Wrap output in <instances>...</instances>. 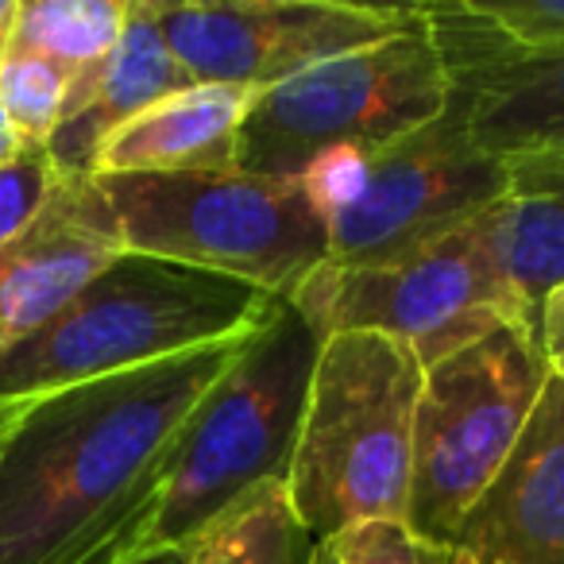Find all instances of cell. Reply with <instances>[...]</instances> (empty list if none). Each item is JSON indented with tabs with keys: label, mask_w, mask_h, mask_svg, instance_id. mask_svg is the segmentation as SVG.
<instances>
[{
	"label": "cell",
	"mask_w": 564,
	"mask_h": 564,
	"mask_svg": "<svg viewBox=\"0 0 564 564\" xmlns=\"http://www.w3.org/2000/svg\"><path fill=\"white\" fill-rule=\"evenodd\" d=\"M248 337L0 402V564H58L155 468Z\"/></svg>",
	"instance_id": "cell-1"
},
{
	"label": "cell",
	"mask_w": 564,
	"mask_h": 564,
	"mask_svg": "<svg viewBox=\"0 0 564 564\" xmlns=\"http://www.w3.org/2000/svg\"><path fill=\"white\" fill-rule=\"evenodd\" d=\"M322 333L286 302L251 333L155 468L58 564H151L186 553L263 484H282Z\"/></svg>",
	"instance_id": "cell-2"
},
{
	"label": "cell",
	"mask_w": 564,
	"mask_h": 564,
	"mask_svg": "<svg viewBox=\"0 0 564 564\" xmlns=\"http://www.w3.org/2000/svg\"><path fill=\"white\" fill-rule=\"evenodd\" d=\"M282 306L248 282L120 251L55 322L0 360V402H28L251 337Z\"/></svg>",
	"instance_id": "cell-3"
},
{
	"label": "cell",
	"mask_w": 564,
	"mask_h": 564,
	"mask_svg": "<svg viewBox=\"0 0 564 564\" xmlns=\"http://www.w3.org/2000/svg\"><path fill=\"white\" fill-rule=\"evenodd\" d=\"M425 368L379 333L322 337L286 464V499L314 541L356 525H406L414 414Z\"/></svg>",
	"instance_id": "cell-4"
},
{
	"label": "cell",
	"mask_w": 564,
	"mask_h": 564,
	"mask_svg": "<svg viewBox=\"0 0 564 564\" xmlns=\"http://www.w3.org/2000/svg\"><path fill=\"white\" fill-rule=\"evenodd\" d=\"M124 251L248 282L291 302L329 259V220L306 178L248 171L94 174Z\"/></svg>",
	"instance_id": "cell-5"
},
{
	"label": "cell",
	"mask_w": 564,
	"mask_h": 564,
	"mask_svg": "<svg viewBox=\"0 0 564 564\" xmlns=\"http://www.w3.org/2000/svg\"><path fill=\"white\" fill-rule=\"evenodd\" d=\"M453 78L422 9L371 47L348 51L251 101L236 148V171L302 178L345 151H376L448 109Z\"/></svg>",
	"instance_id": "cell-6"
},
{
	"label": "cell",
	"mask_w": 564,
	"mask_h": 564,
	"mask_svg": "<svg viewBox=\"0 0 564 564\" xmlns=\"http://www.w3.org/2000/svg\"><path fill=\"white\" fill-rule=\"evenodd\" d=\"M302 178L329 220L333 267L394 263L471 225L510 186L507 163L471 140L453 97L433 124L376 151L329 155Z\"/></svg>",
	"instance_id": "cell-7"
},
{
	"label": "cell",
	"mask_w": 564,
	"mask_h": 564,
	"mask_svg": "<svg viewBox=\"0 0 564 564\" xmlns=\"http://www.w3.org/2000/svg\"><path fill=\"white\" fill-rule=\"evenodd\" d=\"M549 379L538 322H514L422 376L406 530L448 549L525 430Z\"/></svg>",
	"instance_id": "cell-8"
},
{
	"label": "cell",
	"mask_w": 564,
	"mask_h": 564,
	"mask_svg": "<svg viewBox=\"0 0 564 564\" xmlns=\"http://www.w3.org/2000/svg\"><path fill=\"white\" fill-rule=\"evenodd\" d=\"M291 306L329 333H379L433 368L514 322H538L499 271L476 220L383 267H317Z\"/></svg>",
	"instance_id": "cell-9"
},
{
	"label": "cell",
	"mask_w": 564,
	"mask_h": 564,
	"mask_svg": "<svg viewBox=\"0 0 564 564\" xmlns=\"http://www.w3.org/2000/svg\"><path fill=\"white\" fill-rule=\"evenodd\" d=\"M155 24L189 82L263 94L348 51L371 47L417 17V4L345 0H228L163 4Z\"/></svg>",
	"instance_id": "cell-10"
},
{
	"label": "cell",
	"mask_w": 564,
	"mask_h": 564,
	"mask_svg": "<svg viewBox=\"0 0 564 564\" xmlns=\"http://www.w3.org/2000/svg\"><path fill=\"white\" fill-rule=\"evenodd\" d=\"M453 78V105L495 159L564 155V51H518L464 4H417Z\"/></svg>",
	"instance_id": "cell-11"
},
{
	"label": "cell",
	"mask_w": 564,
	"mask_h": 564,
	"mask_svg": "<svg viewBox=\"0 0 564 564\" xmlns=\"http://www.w3.org/2000/svg\"><path fill=\"white\" fill-rule=\"evenodd\" d=\"M120 251L124 236L94 174H58L40 217L0 248V360L55 322Z\"/></svg>",
	"instance_id": "cell-12"
},
{
	"label": "cell",
	"mask_w": 564,
	"mask_h": 564,
	"mask_svg": "<svg viewBox=\"0 0 564 564\" xmlns=\"http://www.w3.org/2000/svg\"><path fill=\"white\" fill-rule=\"evenodd\" d=\"M448 549L479 564H564V379H545L530 422Z\"/></svg>",
	"instance_id": "cell-13"
},
{
	"label": "cell",
	"mask_w": 564,
	"mask_h": 564,
	"mask_svg": "<svg viewBox=\"0 0 564 564\" xmlns=\"http://www.w3.org/2000/svg\"><path fill=\"white\" fill-rule=\"evenodd\" d=\"M186 86L194 82L166 47L151 0H128V20L117 51L94 74L70 86L66 117L47 143L51 163L58 166V174H94L97 151L117 128Z\"/></svg>",
	"instance_id": "cell-14"
},
{
	"label": "cell",
	"mask_w": 564,
	"mask_h": 564,
	"mask_svg": "<svg viewBox=\"0 0 564 564\" xmlns=\"http://www.w3.org/2000/svg\"><path fill=\"white\" fill-rule=\"evenodd\" d=\"M256 97L240 86L194 82L117 128L97 151L94 174L232 171L243 117Z\"/></svg>",
	"instance_id": "cell-15"
},
{
	"label": "cell",
	"mask_w": 564,
	"mask_h": 564,
	"mask_svg": "<svg viewBox=\"0 0 564 564\" xmlns=\"http://www.w3.org/2000/svg\"><path fill=\"white\" fill-rule=\"evenodd\" d=\"M510 186L476 217L487 251L533 310L556 282H564V155L502 159Z\"/></svg>",
	"instance_id": "cell-16"
},
{
	"label": "cell",
	"mask_w": 564,
	"mask_h": 564,
	"mask_svg": "<svg viewBox=\"0 0 564 564\" xmlns=\"http://www.w3.org/2000/svg\"><path fill=\"white\" fill-rule=\"evenodd\" d=\"M128 0H20L12 47L43 55L74 74H94L117 51Z\"/></svg>",
	"instance_id": "cell-17"
},
{
	"label": "cell",
	"mask_w": 564,
	"mask_h": 564,
	"mask_svg": "<svg viewBox=\"0 0 564 564\" xmlns=\"http://www.w3.org/2000/svg\"><path fill=\"white\" fill-rule=\"evenodd\" d=\"M314 538L282 484H263L186 549V564H306Z\"/></svg>",
	"instance_id": "cell-18"
},
{
	"label": "cell",
	"mask_w": 564,
	"mask_h": 564,
	"mask_svg": "<svg viewBox=\"0 0 564 564\" xmlns=\"http://www.w3.org/2000/svg\"><path fill=\"white\" fill-rule=\"evenodd\" d=\"M74 74L58 63L28 51H9L0 63V101L9 109L20 143L28 151H47L55 128L66 117Z\"/></svg>",
	"instance_id": "cell-19"
},
{
	"label": "cell",
	"mask_w": 564,
	"mask_h": 564,
	"mask_svg": "<svg viewBox=\"0 0 564 564\" xmlns=\"http://www.w3.org/2000/svg\"><path fill=\"white\" fill-rule=\"evenodd\" d=\"M306 564H448V549L414 538L406 525L371 522L314 541Z\"/></svg>",
	"instance_id": "cell-20"
},
{
	"label": "cell",
	"mask_w": 564,
	"mask_h": 564,
	"mask_svg": "<svg viewBox=\"0 0 564 564\" xmlns=\"http://www.w3.org/2000/svg\"><path fill=\"white\" fill-rule=\"evenodd\" d=\"M510 47L530 55L564 51V0H468Z\"/></svg>",
	"instance_id": "cell-21"
},
{
	"label": "cell",
	"mask_w": 564,
	"mask_h": 564,
	"mask_svg": "<svg viewBox=\"0 0 564 564\" xmlns=\"http://www.w3.org/2000/svg\"><path fill=\"white\" fill-rule=\"evenodd\" d=\"M58 182V166L47 151H24L0 166V248L12 243L47 205Z\"/></svg>",
	"instance_id": "cell-22"
},
{
	"label": "cell",
	"mask_w": 564,
	"mask_h": 564,
	"mask_svg": "<svg viewBox=\"0 0 564 564\" xmlns=\"http://www.w3.org/2000/svg\"><path fill=\"white\" fill-rule=\"evenodd\" d=\"M538 345L549 376L564 379V282H556L538 306Z\"/></svg>",
	"instance_id": "cell-23"
},
{
	"label": "cell",
	"mask_w": 564,
	"mask_h": 564,
	"mask_svg": "<svg viewBox=\"0 0 564 564\" xmlns=\"http://www.w3.org/2000/svg\"><path fill=\"white\" fill-rule=\"evenodd\" d=\"M24 143H20V135H17V128H12V120H9V109H4V101H0V166L4 163H12L17 155H24Z\"/></svg>",
	"instance_id": "cell-24"
},
{
	"label": "cell",
	"mask_w": 564,
	"mask_h": 564,
	"mask_svg": "<svg viewBox=\"0 0 564 564\" xmlns=\"http://www.w3.org/2000/svg\"><path fill=\"white\" fill-rule=\"evenodd\" d=\"M17 12H20V0H0V63H4V55H9V47H12Z\"/></svg>",
	"instance_id": "cell-25"
},
{
	"label": "cell",
	"mask_w": 564,
	"mask_h": 564,
	"mask_svg": "<svg viewBox=\"0 0 564 564\" xmlns=\"http://www.w3.org/2000/svg\"><path fill=\"white\" fill-rule=\"evenodd\" d=\"M151 564H186V553H174V556H159V561Z\"/></svg>",
	"instance_id": "cell-26"
},
{
	"label": "cell",
	"mask_w": 564,
	"mask_h": 564,
	"mask_svg": "<svg viewBox=\"0 0 564 564\" xmlns=\"http://www.w3.org/2000/svg\"><path fill=\"white\" fill-rule=\"evenodd\" d=\"M448 564H479V561H471V556H464V553H453V549H448Z\"/></svg>",
	"instance_id": "cell-27"
}]
</instances>
